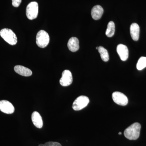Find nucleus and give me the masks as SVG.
<instances>
[{
    "instance_id": "20",
    "label": "nucleus",
    "mask_w": 146,
    "mask_h": 146,
    "mask_svg": "<svg viewBox=\"0 0 146 146\" xmlns=\"http://www.w3.org/2000/svg\"><path fill=\"white\" fill-rule=\"evenodd\" d=\"M119 135H121V134H122L121 132H119Z\"/></svg>"
},
{
    "instance_id": "8",
    "label": "nucleus",
    "mask_w": 146,
    "mask_h": 146,
    "mask_svg": "<svg viewBox=\"0 0 146 146\" xmlns=\"http://www.w3.org/2000/svg\"><path fill=\"white\" fill-rule=\"evenodd\" d=\"M0 110L7 114H11L15 111L13 104L8 101H0Z\"/></svg>"
},
{
    "instance_id": "18",
    "label": "nucleus",
    "mask_w": 146,
    "mask_h": 146,
    "mask_svg": "<svg viewBox=\"0 0 146 146\" xmlns=\"http://www.w3.org/2000/svg\"><path fill=\"white\" fill-rule=\"evenodd\" d=\"M38 146H62L61 144L57 142H48L44 144H40Z\"/></svg>"
},
{
    "instance_id": "2",
    "label": "nucleus",
    "mask_w": 146,
    "mask_h": 146,
    "mask_svg": "<svg viewBox=\"0 0 146 146\" xmlns=\"http://www.w3.org/2000/svg\"><path fill=\"white\" fill-rule=\"evenodd\" d=\"M0 35L9 44L15 45L17 44V38L16 35L10 29H3L0 31Z\"/></svg>"
},
{
    "instance_id": "15",
    "label": "nucleus",
    "mask_w": 146,
    "mask_h": 146,
    "mask_svg": "<svg viewBox=\"0 0 146 146\" xmlns=\"http://www.w3.org/2000/svg\"><path fill=\"white\" fill-rule=\"evenodd\" d=\"M98 50L102 60L105 62L108 61L109 59V56L107 50L101 46L98 47Z\"/></svg>"
},
{
    "instance_id": "17",
    "label": "nucleus",
    "mask_w": 146,
    "mask_h": 146,
    "mask_svg": "<svg viewBox=\"0 0 146 146\" xmlns=\"http://www.w3.org/2000/svg\"><path fill=\"white\" fill-rule=\"evenodd\" d=\"M146 67V57L142 56L139 58L136 65L138 70H141Z\"/></svg>"
},
{
    "instance_id": "13",
    "label": "nucleus",
    "mask_w": 146,
    "mask_h": 146,
    "mask_svg": "<svg viewBox=\"0 0 146 146\" xmlns=\"http://www.w3.org/2000/svg\"><path fill=\"white\" fill-rule=\"evenodd\" d=\"M79 42L78 39L76 37H71L68 43V47L69 50L72 52H75L79 49Z\"/></svg>"
},
{
    "instance_id": "9",
    "label": "nucleus",
    "mask_w": 146,
    "mask_h": 146,
    "mask_svg": "<svg viewBox=\"0 0 146 146\" xmlns=\"http://www.w3.org/2000/svg\"><path fill=\"white\" fill-rule=\"evenodd\" d=\"M117 51L121 60L123 61L127 60L129 56V50L127 47L125 45L122 44L118 45L117 48Z\"/></svg>"
},
{
    "instance_id": "12",
    "label": "nucleus",
    "mask_w": 146,
    "mask_h": 146,
    "mask_svg": "<svg viewBox=\"0 0 146 146\" xmlns=\"http://www.w3.org/2000/svg\"><path fill=\"white\" fill-rule=\"evenodd\" d=\"M104 13V9L101 6H95L91 10V16L95 20H98L101 18Z\"/></svg>"
},
{
    "instance_id": "21",
    "label": "nucleus",
    "mask_w": 146,
    "mask_h": 146,
    "mask_svg": "<svg viewBox=\"0 0 146 146\" xmlns=\"http://www.w3.org/2000/svg\"><path fill=\"white\" fill-rule=\"evenodd\" d=\"M96 49L97 50H98V47H96Z\"/></svg>"
},
{
    "instance_id": "4",
    "label": "nucleus",
    "mask_w": 146,
    "mask_h": 146,
    "mask_svg": "<svg viewBox=\"0 0 146 146\" xmlns=\"http://www.w3.org/2000/svg\"><path fill=\"white\" fill-rule=\"evenodd\" d=\"M39 7L36 2H32L29 3L26 8V15L29 20L36 19L38 16Z\"/></svg>"
},
{
    "instance_id": "6",
    "label": "nucleus",
    "mask_w": 146,
    "mask_h": 146,
    "mask_svg": "<svg viewBox=\"0 0 146 146\" xmlns=\"http://www.w3.org/2000/svg\"><path fill=\"white\" fill-rule=\"evenodd\" d=\"M112 98L115 103L122 106L126 105L128 102V100L126 96L118 91L114 92L112 94Z\"/></svg>"
},
{
    "instance_id": "11",
    "label": "nucleus",
    "mask_w": 146,
    "mask_h": 146,
    "mask_svg": "<svg viewBox=\"0 0 146 146\" xmlns=\"http://www.w3.org/2000/svg\"><path fill=\"white\" fill-rule=\"evenodd\" d=\"M14 70L17 74L24 76H30L32 74L31 70L22 65H16L14 67Z\"/></svg>"
},
{
    "instance_id": "7",
    "label": "nucleus",
    "mask_w": 146,
    "mask_h": 146,
    "mask_svg": "<svg viewBox=\"0 0 146 146\" xmlns=\"http://www.w3.org/2000/svg\"><path fill=\"white\" fill-rule=\"evenodd\" d=\"M72 82V76L70 71L68 70L63 71L59 81L60 85L63 86H68L71 85Z\"/></svg>"
},
{
    "instance_id": "16",
    "label": "nucleus",
    "mask_w": 146,
    "mask_h": 146,
    "mask_svg": "<svg viewBox=\"0 0 146 146\" xmlns=\"http://www.w3.org/2000/svg\"><path fill=\"white\" fill-rule=\"evenodd\" d=\"M115 25L114 22L110 21L108 23L106 35L108 37H112L115 34Z\"/></svg>"
},
{
    "instance_id": "1",
    "label": "nucleus",
    "mask_w": 146,
    "mask_h": 146,
    "mask_svg": "<svg viewBox=\"0 0 146 146\" xmlns=\"http://www.w3.org/2000/svg\"><path fill=\"white\" fill-rule=\"evenodd\" d=\"M141 125L138 123H135L126 129L124 134L129 140H137L140 136Z\"/></svg>"
},
{
    "instance_id": "5",
    "label": "nucleus",
    "mask_w": 146,
    "mask_h": 146,
    "mask_svg": "<svg viewBox=\"0 0 146 146\" xmlns=\"http://www.w3.org/2000/svg\"><path fill=\"white\" fill-rule=\"evenodd\" d=\"M89 102V100L86 96H81L78 97L73 104V109L76 111L81 110L86 107Z\"/></svg>"
},
{
    "instance_id": "3",
    "label": "nucleus",
    "mask_w": 146,
    "mask_h": 146,
    "mask_svg": "<svg viewBox=\"0 0 146 146\" xmlns=\"http://www.w3.org/2000/svg\"><path fill=\"white\" fill-rule=\"evenodd\" d=\"M50 36L44 30H41L36 34V44L41 48H44L49 43Z\"/></svg>"
},
{
    "instance_id": "19",
    "label": "nucleus",
    "mask_w": 146,
    "mask_h": 146,
    "mask_svg": "<svg viewBox=\"0 0 146 146\" xmlns=\"http://www.w3.org/2000/svg\"><path fill=\"white\" fill-rule=\"evenodd\" d=\"M22 0H12V5L14 7H18L22 2Z\"/></svg>"
},
{
    "instance_id": "14",
    "label": "nucleus",
    "mask_w": 146,
    "mask_h": 146,
    "mask_svg": "<svg viewBox=\"0 0 146 146\" xmlns=\"http://www.w3.org/2000/svg\"><path fill=\"white\" fill-rule=\"evenodd\" d=\"M130 34L131 38L135 41H137L139 39L140 35V27L136 23L131 24L130 27Z\"/></svg>"
},
{
    "instance_id": "10",
    "label": "nucleus",
    "mask_w": 146,
    "mask_h": 146,
    "mask_svg": "<svg viewBox=\"0 0 146 146\" xmlns=\"http://www.w3.org/2000/svg\"><path fill=\"white\" fill-rule=\"evenodd\" d=\"M32 121L34 125L38 128H41L43 125V120L39 112L35 111L31 115Z\"/></svg>"
}]
</instances>
